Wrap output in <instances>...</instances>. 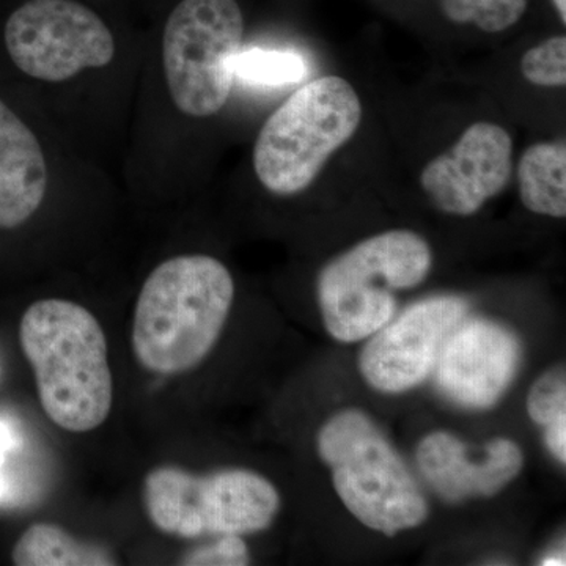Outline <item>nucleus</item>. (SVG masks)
<instances>
[{
    "label": "nucleus",
    "mask_w": 566,
    "mask_h": 566,
    "mask_svg": "<svg viewBox=\"0 0 566 566\" xmlns=\"http://www.w3.org/2000/svg\"><path fill=\"white\" fill-rule=\"evenodd\" d=\"M360 120L363 104L344 77L308 82L264 123L253 148L256 177L275 196L304 191Z\"/></svg>",
    "instance_id": "39448f33"
},
{
    "label": "nucleus",
    "mask_w": 566,
    "mask_h": 566,
    "mask_svg": "<svg viewBox=\"0 0 566 566\" xmlns=\"http://www.w3.org/2000/svg\"><path fill=\"white\" fill-rule=\"evenodd\" d=\"M318 453L333 469L338 497L364 526L395 535L427 520L428 502L415 475L363 411L346 409L324 424Z\"/></svg>",
    "instance_id": "20e7f679"
},
{
    "label": "nucleus",
    "mask_w": 566,
    "mask_h": 566,
    "mask_svg": "<svg viewBox=\"0 0 566 566\" xmlns=\"http://www.w3.org/2000/svg\"><path fill=\"white\" fill-rule=\"evenodd\" d=\"M420 474L447 502L491 497L504 490L524 465L523 452L510 439H494L474 460L468 447L446 431L428 434L417 449Z\"/></svg>",
    "instance_id": "f8f14e48"
},
{
    "label": "nucleus",
    "mask_w": 566,
    "mask_h": 566,
    "mask_svg": "<svg viewBox=\"0 0 566 566\" xmlns=\"http://www.w3.org/2000/svg\"><path fill=\"white\" fill-rule=\"evenodd\" d=\"M3 36L14 65L40 81H69L115 55L109 28L74 0H29L11 14Z\"/></svg>",
    "instance_id": "6e6552de"
},
{
    "label": "nucleus",
    "mask_w": 566,
    "mask_h": 566,
    "mask_svg": "<svg viewBox=\"0 0 566 566\" xmlns=\"http://www.w3.org/2000/svg\"><path fill=\"white\" fill-rule=\"evenodd\" d=\"M185 565H248L249 554L238 535H222L214 545L200 547L185 557Z\"/></svg>",
    "instance_id": "aec40b11"
},
{
    "label": "nucleus",
    "mask_w": 566,
    "mask_h": 566,
    "mask_svg": "<svg viewBox=\"0 0 566 566\" xmlns=\"http://www.w3.org/2000/svg\"><path fill=\"white\" fill-rule=\"evenodd\" d=\"M13 444V434H11L9 424L0 420V499L6 495L7 483L6 474H3V468H6L7 452Z\"/></svg>",
    "instance_id": "412c9836"
},
{
    "label": "nucleus",
    "mask_w": 566,
    "mask_h": 566,
    "mask_svg": "<svg viewBox=\"0 0 566 566\" xmlns=\"http://www.w3.org/2000/svg\"><path fill=\"white\" fill-rule=\"evenodd\" d=\"M521 356L520 340L506 327L482 318L463 319L436 360L439 389L464 408H491L512 385Z\"/></svg>",
    "instance_id": "9b49d317"
},
{
    "label": "nucleus",
    "mask_w": 566,
    "mask_h": 566,
    "mask_svg": "<svg viewBox=\"0 0 566 566\" xmlns=\"http://www.w3.org/2000/svg\"><path fill=\"white\" fill-rule=\"evenodd\" d=\"M527 412L539 427L566 423L565 368L557 367L536 379L527 397Z\"/></svg>",
    "instance_id": "a211bd4d"
},
{
    "label": "nucleus",
    "mask_w": 566,
    "mask_h": 566,
    "mask_svg": "<svg viewBox=\"0 0 566 566\" xmlns=\"http://www.w3.org/2000/svg\"><path fill=\"white\" fill-rule=\"evenodd\" d=\"M521 71L531 84L564 87L566 84V39L553 36L532 48L521 59Z\"/></svg>",
    "instance_id": "6ab92c4d"
},
{
    "label": "nucleus",
    "mask_w": 566,
    "mask_h": 566,
    "mask_svg": "<svg viewBox=\"0 0 566 566\" xmlns=\"http://www.w3.org/2000/svg\"><path fill=\"white\" fill-rule=\"evenodd\" d=\"M562 22H566V0H553Z\"/></svg>",
    "instance_id": "5701e85b"
},
{
    "label": "nucleus",
    "mask_w": 566,
    "mask_h": 566,
    "mask_svg": "<svg viewBox=\"0 0 566 566\" xmlns=\"http://www.w3.org/2000/svg\"><path fill=\"white\" fill-rule=\"evenodd\" d=\"M48 189V167L35 134L0 102V229L32 218Z\"/></svg>",
    "instance_id": "ddd939ff"
},
{
    "label": "nucleus",
    "mask_w": 566,
    "mask_h": 566,
    "mask_svg": "<svg viewBox=\"0 0 566 566\" xmlns=\"http://www.w3.org/2000/svg\"><path fill=\"white\" fill-rule=\"evenodd\" d=\"M232 274L210 255L174 256L148 275L137 297L133 349L142 367L178 375L218 342L232 308Z\"/></svg>",
    "instance_id": "f257e3e1"
},
{
    "label": "nucleus",
    "mask_w": 566,
    "mask_h": 566,
    "mask_svg": "<svg viewBox=\"0 0 566 566\" xmlns=\"http://www.w3.org/2000/svg\"><path fill=\"white\" fill-rule=\"evenodd\" d=\"M431 264L430 245L409 230L376 234L342 253L316 282L327 333L342 344L371 337L394 318V293L422 283Z\"/></svg>",
    "instance_id": "7ed1b4c3"
},
{
    "label": "nucleus",
    "mask_w": 566,
    "mask_h": 566,
    "mask_svg": "<svg viewBox=\"0 0 566 566\" xmlns=\"http://www.w3.org/2000/svg\"><path fill=\"white\" fill-rule=\"evenodd\" d=\"M468 303L457 296H436L406 308L365 345L360 374L368 386L401 394L422 385L433 371L442 345L468 315Z\"/></svg>",
    "instance_id": "1a4fd4ad"
},
{
    "label": "nucleus",
    "mask_w": 566,
    "mask_h": 566,
    "mask_svg": "<svg viewBox=\"0 0 566 566\" xmlns=\"http://www.w3.org/2000/svg\"><path fill=\"white\" fill-rule=\"evenodd\" d=\"M233 74L244 84L256 87H282L297 84L307 76L303 55L293 51H268L262 48L238 52Z\"/></svg>",
    "instance_id": "dca6fc26"
},
{
    "label": "nucleus",
    "mask_w": 566,
    "mask_h": 566,
    "mask_svg": "<svg viewBox=\"0 0 566 566\" xmlns=\"http://www.w3.org/2000/svg\"><path fill=\"white\" fill-rule=\"evenodd\" d=\"M441 9L450 21L474 22L482 31L497 33L523 18L527 0H441Z\"/></svg>",
    "instance_id": "f3484780"
},
{
    "label": "nucleus",
    "mask_w": 566,
    "mask_h": 566,
    "mask_svg": "<svg viewBox=\"0 0 566 566\" xmlns=\"http://www.w3.org/2000/svg\"><path fill=\"white\" fill-rule=\"evenodd\" d=\"M512 155V137L502 126L475 123L449 151L427 164L420 185L438 210L472 216L509 185Z\"/></svg>",
    "instance_id": "9d476101"
},
{
    "label": "nucleus",
    "mask_w": 566,
    "mask_h": 566,
    "mask_svg": "<svg viewBox=\"0 0 566 566\" xmlns=\"http://www.w3.org/2000/svg\"><path fill=\"white\" fill-rule=\"evenodd\" d=\"M20 342L51 422L71 433L104 423L114 401V379L106 335L87 308L71 301H39L22 316Z\"/></svg>",
    "instance_id": "f03ea898"
},
{
    "label": "nucleus",
    "mask_w": 566,
    "mask_h": 566,
    "mask_svg": "<svg viewBox=\"0 0 566 566\" xmlns=\"http://www.w3.org/2000/svg\"><path fill=\"white\" fill-rule=\"evenodd\" d=\"M517 182L521 202L527 210L551 218H565V142H539L528 147L517 167Z\"/></svg>",
    "instance_id": "4468645a"
},
{
    "label": "nucleus",
    "mask_w": 566,
    "mask_h": 566,
    "mask_svg": "<svg viewBox=\"0 0 566 566\" xmlns=\"http://www.w3.org/2000/svg\"><path fill=\"white\" fill-rule=\"evenodd\" d=\"M237 0H182L166 22L164 71L175 106L189 117H211L226 106L233 62L243 46Z\"/></svg>",
    "instance_id": "0eeeda50"
},
{
    "label": "nucleus",
    "mask_w": 566,
    "mask_h": 566,
    "mask_svg": "<svg viewBox=\"0 0 566 566\" xmlns=\"http://www.w3.org/2000/svg\"><path fill=\"white\" fill-rule=\"evenodd\" d=\"M542 565H565L564 554H556V556H547Z\"/></svg>",
    "instance_id": "4be33fe9"
},
{
    "label": "nucleus",
    "mask_w": 566,
    "mask_h": 566,
    "mask_svg": "<svg viewBox=\"0 0 566 566\" xmlns=\"http://www.w3.org/2000/svg\"><path fill=\"white\" fill-rule=\"evenodd\" d=\"M144 505L153 526L167 535H245L271 526L281 495L264 476L245 469L193 475L174 465L144 480Z\"/></svg>",
    "instance_id": "423d86ee"
},
{
    "label": "nucleus",
    "mask_w": 566,
    "mask_h": 566,
    "mask_svg": "<svg viewBox=\"0 0 566 566\" xmlns=\"http://www.w3.org/2000/svg\"><path fill=\"white\" fill-rule=\"evenodd\" d=\"M20 566H98L114 565V557L102 546L80 542L54 524L29 527L13 549Z\"/></svg>",
    "instance_id": "2eb2a0df"
}]
</instances>
